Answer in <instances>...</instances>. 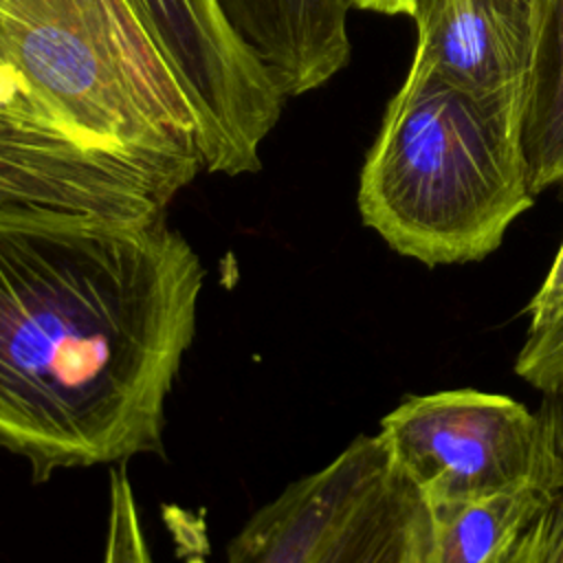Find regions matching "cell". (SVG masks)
Returning <instances> with one entry per match:
<instances>
[{
  "instance_id": "obj_1",
  "label": "cell",
  "mask_w": 563,
  "mask_h": 563,
  "mask_svg": "<svg viewBox=\"0 0 563 563\" xmlns=\"http://www.w3.org/2000/svg\"><path fill=\"white\" fill-rule=\"evenodd\" d=\"M202 282L167 222L0 205V449L40 482L158 453Z\"/></svg>"
},
{
  "instance_id": "obj_2",
  "label": "cell",
  "mask_w": 563,
  "mask_h": 563,
  "mask_svg": "<svg viewBox=\"0 0 563 563\" xmlns=\"http://www.w3.org/2000/svg\"><path fill=\"white\" fill-rule=\"evenodd\" d=\"M523 90H464L411 66L361 169L365 227L427 266L490 255L534 200L521 150Z\"/></svg>"
},
{
  "instance_id": "obj_3",
  "label": "cell",
  "mask_w": 563,
  "mask_h": 563,
  "mask_svg": "<svg viewBox=\"0 0 563 563\" xmlns=\"http://www.w3.org/2000/svg\"><path fill=\"white\" fill-rule=\"evenodd\" d=\"M0 62L88 136L202 169L194 108L128 0H0Z\"/></svg>"
},
{
  "instance_id": "obj_4",
  "label": "cell",
  "mask_w": 563,
  "mask_h": 563,
  "mask_svg": "<svg viewBox=\"0 0 563 563\" xmlns=\"http://www.w3.org/2000/svg\"><path fill=\"white\" fill-rule=\"evenodd\" d=\"M189 183L88 136L0 62V205L158 224Z\"/></svg>"
},
{
  "instance_id": "obj_5",
  "label": "cell",
  "mask_w": 563,
  "mask_h": 563,
  "mask_svg": "<svg viewBox=\"0 0 563 563\" xmlns=\"http://www.w3.org/2000/svg\"><path fill=\"white\" fill-rule=\"evenodd\" d=\"M178 77L198 121L202 169H260V147L284 95L218 0H128Z\"/></svg>"
},
{
  "instance_id": "obj_6",
  "label": "cell",
  "mask_w": 563,
  "mask_h": 563,
  "mask_svg": "<svg viewBox=\"0 0 563 563\" xmlns=\"http://www.w3.org/2000/svg\"><path fill=\"white\" fill-rule=\"evenodd\" d=\"M391 462L427 508L510 490L530 477L537 416L477 389L405 398L378 427Z\"/></svg>"
},
{
  "instance_id": "obj_7",
  "label": "cell",
  "mask_w": 563,
  "mask_h": 563,
  "mask_svg": "<svg viewBox=\"0 0 563 563\" xmlns=\"http://www.w3.org/2000/svg\"><path fill=\"white\" fill-rule=\"evenodd\" d=\"M418 44L411 66L475 92L526 86L537 0H411Z\"/></svg>"
},
{
  "instance_id": "obj_8",
  "label": "cell",
  "mask_w": 563,
  "mask_h": 563,
  "mask_svg": "<svg viewBox=\"0 0 563 563\" xmlns=\"http://www.w3.org/2000/svg\"><path fill=\"white\" fill-rule=\"evenodd\" d=\"M378 451L376 433L358 435L325 466L288 484L235 534L227 563H310Z\"/></svg>"
},
{
  "instance_id": "obj_9",
  "label": "cell",
  "mask_w": 563,
  "mask_h": 563,
  "mask_svg": "<svg viewBox=\"0 0 563 563\" xmlns=\"http://www.w3.org/2000/svg\"><path fill=\"white\" fill-rule=\"evenodd\" d=\"M424 537L427 508L380 442L310 563H420Z\"/></svg>"
},
{
  "instance_id": "obj_10",
  "label": "cell",
  "mask_w": 563,
  "mask_h": 563,
  "mask_svg": "<svg viewBox=\"0 0 563 563\" xmlns=\"http://www.w3.org/2000/svg\"><path fill=\"white\" fill-rule=\"evenodd\" d=\"M521 150L532 194L563 187V0H537Z\"/></svg>"
},
{
  "instance_id": "obj_11",
  "label": "cell",
  "mask_w": 563,
  "mask_h": 563,
  "mask_svg": "<svg viewBox=\"0 0 563 563\" xmlns=\"http://www.w3.org/2000/svg\"><path fill=\"white\" fill-rule=\"evenodd\" d=\"M537 504L523 484L488 497L427 508V537L420 563H508L517 537Z\"/></svg>"
},
{
  "instance_id": "obj_12",
  "label": "cell",
  "mask_w": 563,
  "mask_h": 563,
  "mask_svg": "<svg viewBox=\"0 0 563 563\" xmlns=\"http://www.w3.org/2000/svg\"><path fill=\"white\" fill-rule=\"evenodd\" d=\"M530 479L537 504L508 563H563V378L541 389Z\"/></svg>"
},
{
  "instance_id": "obj_13",
  "label": "cell",
  "mask_w": 563,
  "mask_h": 563,
  "mask_svg": "<svg viewBox=\"0 0 563 563\" xmlns=\"http://www.w3.org/2000/svg\"><path fill=\"white\" fill-rule=\"evenodd\" d=\"M103 563H156L141 523L132 482L123 468L110 471Z\"/></svg>"
},
{
  "instance_id": "obj_14",
  "label": "cell",
  "mask_w": 563,
  "mask_h": 563,
  "mask_svg": "<svg viewBox=\"0 0 563 563\" xmlns=\"http://www.w3.org/2000/svg\"><path fill=\"white\" fill-rule=\"evenodd\" d=\"M515 372L539 391L563 378V308L545 328L526 332Z\"/></svg>"
},
{
  "instance_id": "obj_15",
  "label": "cell",
  "mask_w": 563,
  "mask_h": 563,
  "mask_svg": "<svg viewBox=\"0 0 563 563\" xmlns=\"http://www.w3.org/2000/svg\"><path fill=\"white\" fill-rule=\"evenodd\" d=\"M563 308V244L543 279L534 297L530 299L526 312H528V330H541L545 328Z\"/></svg>"
},
{
  "instance_id": "obj_16",
  "label": "cell",
  "mask_w": 563,
  "mask_h": 563,
  "mask_svg": "<svg viewBox=\"0 0 563 563\" xmlns=\"http://www.w3.org/2000/svg\"><path fill=\"white\" fill-rule=\"evenodd\" d=\"M350 4V9H365V11H376V13H387V15H398V13H407L409 15V7L411 0H345Z\"/></svg>"
}]
</instances>
